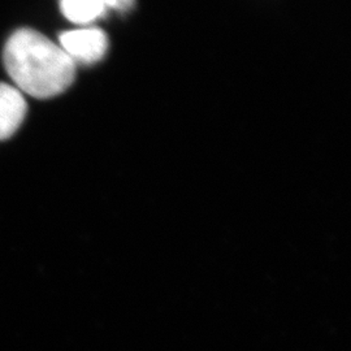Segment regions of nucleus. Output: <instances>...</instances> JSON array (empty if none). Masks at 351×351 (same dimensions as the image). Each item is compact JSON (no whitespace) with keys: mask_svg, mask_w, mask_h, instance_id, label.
Segmentation results:
<instances>
[{"mask_svg":"<svg viewBox=\"0 0 351 351\" xmlns=\"http://www.w3.org/2000/svg\"><path fill=\"white\" fill-rule=\"evenodd\" d=\"M3 62L14 88L39 99L62 94L75 81L73 60L59 45L33 29L13 33L3 51Z\"/></svg>","mask_w":351,"mask_h":351,"instance_id":"1","label":"nucleus"},{"mask_svg":"<svg viewBox=\"0 0 351 351\" xmlns=\"http://www.w3.org/2000/svg\"><path fill=\"white\" fill-rule=\"evenodd\" d=\"M60 47L73 60V63H98L104 58L108 49L106 33L98 27H78L64 32L59 37Z\"/></svg>","mask_w":351,"mask_h":351,"instance_id":"2","label":"nucleus"},{"mask_svg":"<svg viewBox=\"0 0 351 351\" xmlns=\"http://www.w3.org/2000/svg\"><path fill=\"white\" fill-rule=\"evenodd\" d=\"M27 106L19 88L0 82V141L11 138L25 119Z\"/></svg>","mask_w":351,"mask_h":351,"instance_id":"3","label":"nucleus"},{"mask_svg":"<svg viewBox=\"0 0 351 351\" xmlns=\"http://www.w3.org/2000/svg\"><path fill=\"white\" fill-rule=\"evenodd\" d=\"M60 8L66 20L77 25H88L107 11L103 0H60Z\"/></svg>","mask_w":351,"mask_h":351,"instance_id":"4","label":"nucleus"},{"mask_svg":"<svg viewBox=\"0 0 351 351\" xmlns=\"http://www.w3.org/2000/svg\"><path fill=\"white\" fill-rule=\"evenodd\" d=\"M106 10H113L117 12H128L133 8L136 0H103Z\"/></svg>","mask_w":351,"mask_h":351,"instance_id":"5","label":"nucleus"}]
</instances>
